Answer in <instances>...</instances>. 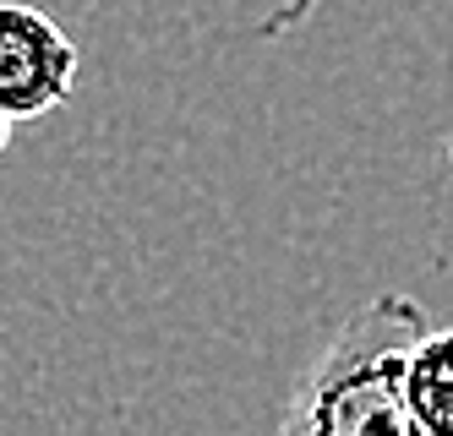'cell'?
I'll return each instance as SVG.
<instances>
[{
  "instance_id": "cell-1",
  "label": "cell",
  "mask_w": 453,
  "mask_h": 436,
  "mask_svg": "<svg viewBox=\"0 0 453 436\" xmlns=\"http://www.w3.org/2000/svg\"><path fill=\"white\" fill-rule=\"evenodd\" d=\"M432 333L415 294L388 289L366 300L296 377L279 436H426L410 409V349Z\"/></svg>"
},
{
  "instance_id": "cell-2",
  "label": "cell",
  "mask_w": 453,
  "mask_h": 436,
  "mask_svg": "<svg viewBox=\"0 0 453 436\" xmlns=\"http://www.w3.org/2000/svg\"><path fill=\"white\" fill-rule=\"evenodd\" d=\"M77 44L50 11L27 0H0V115L44 120L77 88Z\"/></svg>"
},
{
  "instance_id": "cell-3",
  "label": "cell",
  "mask_w": 453,
  "mask_h": 436,
  "mask_svg": "<svg viewBox=\"0 0 453 436\" xmlns=\"http://www.w3.org/2000/svg\"><path fill=\"white\" fill-rule=\"evenodd\" d=\"M410 409L426 425V436H453V327H432L410 349Z\"/></svg>"
},
{
  "instance_id": "cell-4",
  "label": "cell",
  "mask_w": 453,
  "mask_h": 436,
  "mask_svg": "<svg viewBox=\"0 0 453 436\" xmlns=\"http://www.w3.org/2000/svg\"><path fill=\"white\" fill-rule=\"evenodd\" d=\"M6 142H12V120L0 115V153H6Z\"/></svg>"
}]
</instances>
